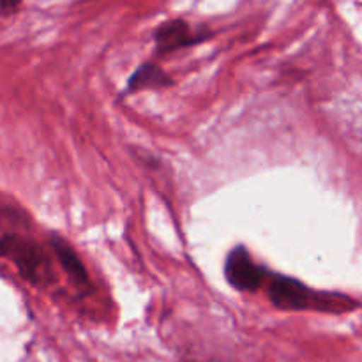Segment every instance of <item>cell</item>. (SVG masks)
<instances>
[{
  "label": "cell",
  "mask_w": 362,
  "mask_h": 362,
  "mask_svg": "<svg viewBox=\"0 0 362 362\" xmlns=\"http://www.w3.org/2000/svg\"><path fill=\"white\" fill-rule=\"evenodd\" d=\"M269 300L281 311H320V313H350L359 303L345 293L320 292L288 276L272 274L267 283Z\"/></svg>",
  "instance_id": "6da1fadb"
},
{
  "label": "cell",
  "mask_w": 362,
  "mask_h": 362,
  "mask_svg": "<svg viewBox=\"0 0 362 362\" xmlns=\"http://www.w3.org/2000/svg\"><path fill=\"white\" fill-rule=\"evenodd\" d=\"M0 257L16 267L21 278L32 286L46 288L55 281L53 262L35 240L20 233H7L0 239Z\"/></svg>",
  "instance_id": "7a4b0ae2"
},
{
  "label": "cell",
  "mask_w": 362,
  "mask_h": 362,
  "mask_svg": "<svg viewBox=\"0 0 362 362\" xmlns=\"http://www.w3.org/2000/svg\"><path fill=\"white\" fill-rule=\"evenodd\" d=\"M271 272L253 260L244 246L233 247L225 260V278L235 290L257 292L264 288Z\"/></svg>",
  "instance_id": "3957f363"
},
{
  "label": "cell",
  "mask_w": 362,
  "mask_h": 362,
  "mask_svg": "<svg viewBox=\"0 0 362 362\" xmlns=\"http://www.w3.org/2000/svg\"><path fill=\"white\" fill-rule=\"evenodd\" d=\"M207 32L198 34L197 30H193V27L186 20L175 18V20L165 21V23L159 25L154 34V41L158 53H173L177 49L198 45L204 39H207Z\"/></svg>",
  "instance_id": "277c9868"
},
{
  "label": "cell",
  "mask_w": 362,
  "mask_h": 362,
  "mask_svg": "<svg viewBox=\"0 0 362 362\" xmlns=\"http://www.w3.org/2000/svg\"><path fill=\"white\" fill-rule=\"evenodd\" d=\"M49 246H52L57 262L64 269L67 278L73 281V285H76L78 288H87V286H90V278H88V272L85 269L83 262L80 260L76 251L71 247V244L67 240H64L59 235H52Z\"/></svg>",
  "instance_id": "5b68a950"
},
{
  "label": "cell",
  "mask_w": 362,
  "mask_h": 362,
  "mask_svg": "<svg viewBox=\"0 0 362 362\" xmlns=\"http://www.w3.org/2000/svg\"><path fill=\"white\" fill-rule=\"evenodd\" d=\"M170 85H173V80L166 74V71H163L161 66L156 62H144L134 69V73L127 80L126 92L133 94V92L151 90V88H165Z\"/></svg>",
  "instance_id": "8992f818"
},
{
  "label": "cell",
  "mask_w": 362,
  "mask_h": 362,
  "mask_svg": "<svg viewBox=\"0 0 362 362\" xmlns=\"http://www.w3.org/2000/svg\"><path fill=\"white\" fill-rule=\"evenodd\" d=\"M21 7L20 2H4L0 0V16H11Z\"/></svg>",
  "instance_id": "52a82bcc"
}]
</instances>
